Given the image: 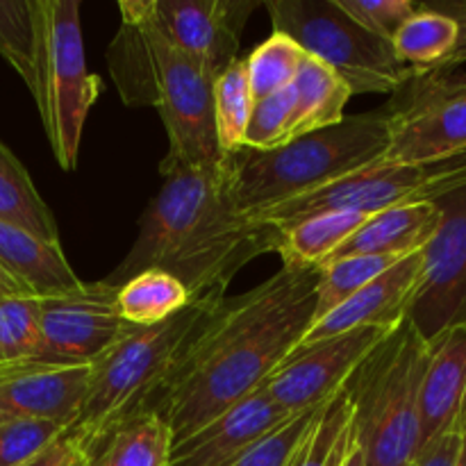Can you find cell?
<instances>
[{
  "label": "cell",
  "mask_w": 466,
  "mask_h": 466,
  "mask_svg": "<svg viewBox=\"0 0 466 466\" xmlns=\"http://www.w3.org/2000/svg\"><path fill=\"white\" fill-rule=\"evenodd\" d=\"M337 5L360 25L385 41H394L405 21L419 9L410 0H337Z\"/></svg>",
  "instance_id": "obj_36"
},
{
  "label": "cell",
  "mask_w": 466,
  "mask_h": 466,
  "mask_svg": "<svg viewBox=\"0 0 466 466\" xmlns=\"http://www.w3.org/2000/svg\"><path fill=\"white\" fill-rule=\"evenodd\" d=\"M0 271L36 299L71 294L85 282L77 278L59 241H46L0 221Z\"/></svg>",
  "instance_id": "obj_19"
},
{
  "label": "cell",
  "mask_w": 466,
  "mask_h": 466,
  "mask_svg": "<svg viewBox=\"0 0 466 466\" xmlns=\"http://www.w3.org/2000/svg\"><path fill=\"white\" fill-rule=\"evenodd\" d=\"M390 150L385 109L346 116L276 150L244 148L228 155L232 194L246 214L323 189L355 171L382 162Z\"/></svg>",
  "instance_id": "obj_4"
},
{
  "label": "cell",
  "mask_w": 466,
  "mask_h": 466,
  "mask_svg": "<svg viewBox=\"0 0 466 466\" xmlns=\"http://www.w3.org/2000/svg\"><path fill=\"white\" fill-rule=\"evenodd\" d=\"M23 466H86L85 453H82L80 440H77L73 426L50 446L48 451Z\"/></svg>",
  "instance_id": "obj_37"
},
{
  "label": "cell",
  "mask_w": 466,
  "mask_h": 466,
  "mask_svg": "<svg viewBox=\"0 0 466 466\" xmlns=\"http://www.w3.org/2000/svg\"><path fill=\"white\" fill-rule=\"evenodd\" d=\"M191 294L176 276L148 268L118 287V312L132 326H157L191 303Z\"/></svg>",
  "instance_id": "obj_26"
},
{
  "label": "cell",
  "mask_w": 466,
  "mask_h": 466,
  "mask_svg": "<svg viewBox=\"0 0 466 466\" xmlns=\"http://www.w3.org/2000/svg\"><path fill=\"white\" fill-rule=\"evenodd\" d=\"M414 255V253H412ZM405 258H391V255H355V258L337 259V262L321 267V280L317 289V314L314 321L330 314L341 303L371 285L380 278L387 268L399 264Z\"/></svg>",
  "instance_id": "obj_30"
},
{
  "label": "cell",
  "mask_w": 466,
  "mask_h": 466,
  "mask_svg": "<svg viewBox=\"0 0 466 466\" xmlns=\"http://www.w3.org/2000/svg\"><path fill=\"white\" fill-rule=\"evenodd\" d=\"M294 414H287L267 387L226 410L189 440L171 449L168 466H232L255 441Z\"/></svg>",
  "instance_id": "obj_17"
},
{
  "label": "cell",
  "mask_w": 466,
  "mask_h": 466,
  "mask_svg": "<svg viewBox=\"0 0 466 466\" xmlns=\"http://www.w3.org/2000/svg\"><path fill=\"white\" fill-rule=\"evenodd\" d=\"M460 441H462V419H460V423L453 431H449L435 444L428 446L412 466H455V460H458L460 453Z\"/></svg>",
  "instance_id": "obj_38"
},
{
  "label": "cell",
  "mask_w": 466,
  "mask_h": 466,
  "mask_svg": "<svg viewBox=\"0 0 466 466\" xmlns=\"http://www.w3.org/2000/svg\"><path fill=\"white\" fill-rule=\"evenodd\" d=\"M326 405L289 417L276 431H271L262 440L255 441L232 466H291L296 455L300 453V449L312 437Z\"/></svg>",
  "instance_id": "obj_33"
},
{
  "label": "cell",
  "mask_w": 466,
  "mask_h": 466,
  "mask_svg": "<svg viewBox=\"0 0 466 466\" xmlns=\"http://www.w3.org/2000/svg\"><path fill=\"white\" fill-rule=\"evenodd\" d=\"M41 299H0V369L32 362L41 355Z\"/></svg>",
  "instance_id": "obj_32"
},
{
  "label": "cell",
  "mask_w": 466,
  "mask_h": 466,
  "mask_svg": "<svg viewBox=\"0 0 466 466\" xmlns=\"http://www.w3.org/2000/svg\"><path fill=\"white\" fill-rule=\"evenodd\" d=\"M41 53V0H0V55L21 76L30 94Z\"/></svg>",
  "instance_id": "obj_27"
},
{
  "label": "cell",
  "mask_w": 466,
  "mask_h": 466,
  "mask_svg": "<svg viewBox=\"0 0 466 466\" xmlns=\"http://www.w3.org/2000/svg\"><path fill=\"white\" fill-rule=\"evenodd\" d=\"M421 280L423 250H419V253L408 255L399 264L387 268L380 278H376L371 285L350 296L346 303L332 309L330 314L314 321L296 350L308 349V346L330 339V337L344 335V332L360 330V328L396 330L408 321L410 309L419 296Z\"/></svg>",
  "instance_id": "obj_16"
},
{
  "label": "cell",
  "mask_w": 466,
  "mask_h": 466,
  "mask_svg": "<svg viewBox=\"0 0 466 466\" xmlns=\"http://www.w3.org/2000/svg\"><path fill=\"white\" fill-rule=\"evenodd\" d=\"M89 73L77 0H41V53L32 91L50 150L64 171H76L89 109L100 96Z\"/></svg>",
  "instance_id": "obj_8"
},
{
  "label": "cell",
  "mask_w": 466,
  "mask_h": 466,
  "mask_svg": "<svg viewBox=\"0 0 466 466\" xmlns=\"http://www.w3.org/2000/svg\"><path fill=\"white\" fill-rule=\"evenodd\" d=\"M344 466H367V458H364L362 446L358 444V435H355V444H353V449H350L349 460H346Z\"/></svg>",
  "instance_id": "obj_40"
},
{
  "label": "cell",
  "mask_w": 466,
  "mask_h": 466,
  "mask_svg": "<svg viewBox=\"0 0 466 466\" xmlns=\"http://www.w3.org/2000/svg\"><path fill=\"white\" fill-rule=\"evenodd\" d=\"M296 91V114L291 141L309 132L323 130V127L337 126L344 121L346 105H349L350 86L332 71L321 59L305 55L294 80Z\"/></svg>",
  "instance_id": "obj_23"
},
{
  "label": "cell",
  "mask_w": 466,
  "mask_h": 466,
  "mask_svg": "<svg viewBox=\"0 0 466 466\" xmlns=\"http://www.w3.org/2000/svg\"><path fill=\"white\" fill-rule=\"evenodd\" d=\"M369 217L358 212H317L278 228L276 253L282 264L321 268Z\"/></svg>",
  "instance_id": "obj_22"
},
{
  "label": "cell",
  "mask_w": 466,
  "mask_h": 466,
  "mask_svg": "<svg viewBox=\"0 0 466 466\" xmlns=\"http://www.w3.org/2000/svg\"><path fill=\"white\" fill-rule=\"evenodd\" d=\"M0 221L46 241H59L53 209L36 191L21 159L0 141Z\"/></svg>",
  "instance_id": "obj_25"
},
{
  "label": "cell",
  "mask_w": 466,
  "mask_h": 466,
  "mask_svg": "<svg viewBox=\"0 0 466 466\" xmlns=\"http://www.w3.org/2000/svg\"><path fill=\"white\" fill-rule=\"evenodd\" d=\"M91 367H62L32 360L0 369V426L46 419L73 426L89 391Z\"/></svg>",
  "instance_id": "obj_15"
},
{
  "label": "cell",
  "mask_w": 466,
  "mask_h": 466,
  "mask_svg": "<svg viewBox=\"0 0 466 466\" xmlns=\"http://www.w3.org/2000/svg\"><path fill=\"white\" fill-rule=\"evenodd\" d=\"M455 466H466V405H464V417H462V441H460V453L455 460Z\"/></svg>",
  "instance_id": "obj_41"
},
{
  "label": "cell",
  "mask_w": 466,
  "mask_h": 466,
  "mask_svg": "<svg viewBox=\"0 0 466 466\" xmlns=\"http://www.w3.org/2000/svg\"><path fill=\"white\" fill-rule=\"evenodd\" d=\"M278 246V228L237 205L228 157L212 167H187L164 176L139 218V232L116 268L103 278L121 287L159 268L176 276L191 299L226 294L248 262Z\"/></svg>",
  "instance_id": "obj_2"
},
{
  "label": "cell",
  "mask_w": 466,
  "mask_h": 466,
  "mask_svg": "<svg viewBox=\"0 0 466 466\" xmlns=\"http://www.w3.org/2000/svg\"><path fill=\"white\" fill-rule=\"evenodd\" d=\"M428 355L431 344L408 319L346 382L367 466H412L421 455L419 396Z\"/></svg>",
  "instance_id": "obj_6"
},
{
  "label": "cell",
  "mask_w": 466,
  "mask_h": 466,
  "mask_svg": "<svg viewBox=\"0 0 466 466\" xmlns=\"http://www.w3.org/2000/svg\"><path fill=\"white\" fill-rule=\"evenodd\" d=\"M391 46L408 66L423 73L451 71L466 62L460 23L431 5L419 7L405 21Z\"/></svg>",
  "instance_id": "obj_21"
},
{
  "label": "cell",
  "mask_w": 466,
  "mask_h": 466,
  "mask_svg": "<svg viewBox=\"0 0 466 466\" xmlns=\"http://www.w3.org/2000/svg\"><path fill=\"white\" fill-rule=\"evenodd\" d=\"M121 25L107 46V68L130 107L157 109L168 150L159 176L187 167H212L228 157L214 123L217 77L182 53L155 23L150 0H121Z\"/></svg>",
  "instance_id": "obj_3"
},
{
  "label": "cell",
  "mask_w": 466,
  "mask_h": 466,
  "mask_svg": "<svg viewBox=\"0 0 466 466\" xmlns=\"http://www.w3.org/2000/svg\"><path fill=\"white\" fill-rule=\"evenodd\" d=\"M23 294L30 296L21 285H16L12 278H7L3 271H0V299H3V296H23Z\"/></svg>",
  "instance_id": "obj_39"
},
{
  "label": "cell",
  "mask_w": 466,
  "mask_h": 466,
  "mask_svg": "<svg viewBox=\"0 0 466 466\" xmlns=\"http://www.w3.org/2000/svg\"><path fill=\"white\" fill-rule=\"evenodd\" d=\"M355 444V414L344 390L326 405L308 444L291 466H344Z\"/></svg>",
  "instance_id": "obj_29"
},
{
  "label": "cell",
  "mask_w": 466,
  "mask_h": 466,
  "mask_svg": "<svg viewBox=\"0 0 466 466\" xmlns=\"http://www.w3.org/2000/svg\"><path fill=\"white\" fill-rule=\"evenodd\" d=\"M382 109L390 116L385 162L419 167L466 153V76L421 73Z\"/></svg>",
  "instance_id": "obj_10"
},
{
  "label": "cell",
  "mask_w": 466,
  "mask_h": 466,
  "mask_svg": "<svg viewBox=\"0 0 466 466\" xmlns=\"http://www.w3.org/2000/svg\"><path fill=\"white\" fill-rule=\"evenodd\" d=\"M273 32L291 36L332 68L353 94H391L423 71L408 66L391 41L350 18L337 0H267Z\"/></svg>",
  "instance_id": "obj_7"
},
{
  "label": "cell",
  "mask_w": 466,
  "mask_h": 466,
  "mask_svg": "<svg viewBox=\"0 0 466 466\" xmlns=\"http://www.w3.org/2000/svg\"><path fill=\"white\" fill-rule=\"evenodd\" d=\"M71 426L46 419H25L0 426V466H23L48 451Z\"/></svg>",
  "instance_id": "obj_35"
},
{
  "label": "cell",
  "mask_w": 466,
  "mask_h": 466,
  "mask_svg": "<svg viewBox=\"0 0 466 466\" xmlns=\"http://www.w3.org/2000/svg\"><path fill=\"white\" fill-rule=\"evenodd\" d=\"M255 0H150V12L171 44L214 77L239 59Z\"/></svg>",
  "instance_id": "obj_14"
},
{
  "label": "cell",
  "mask_w": 466,
  "mask_h": 466,
  "mask_svg": "<svg viewBox=\"0 0 466 466\" xmlns=\"http://www.w3.org/2000/svg\"><path fill=\"white\" fill-rule=\"evenodd\" d=\"M173 437L155 412H139L114 428L86 466H168Z\"/></svg>",
  "instance_id": "obj_24"
},
{
  "label": "cell",
  "mask_w": 466,
  "mask_h": 466,
  "mask_svg": "<svg viewBox=\"0 0 466 466\" xmlns=\"http://www.w3.org/2000/svg\"><path fill=\"white\" fill-rule=\"evenodd\" d=\"M462 185H466V153L446 162L419 164V167L391 164L382 159L323 189L248 217L271 226H285L294 218L317 212H358L373 217L400 205L437 200Z\"/></svg>",
  "instance_id": "obj_9"
},
{
  "label": "cell",
  "mask_w": 466,
  "mask_h": 466,
  "mask_svg": "<svg viewBox=\"0 0 466 466\" xmlns=\"http://www.w3.org/2000/svg\"><path fill=\"white\" fill-rule=\"evenodd\" d=\"M394 330L360 328L300 349L267 380V391L287 414L330 403L364 360Z\"/></svg>",
  "instance_id": "obj_13"
},
{
  "label": "cell",
  "mask_w": 466,
  "mask_h": 466,
  "mask_svg": "<svg viewBox=\"0 0 466 466\" xmlns=\"http://www.w3.org/2000/svg\"><path fill=\"white\" fill-rule=\"evenodd\" d=\"M296 114V91L294 86L255 100L250 114L248 130H246V148L250 150H276L291 141Z\"/></svg>",
  "instance_id": "obj_34"
},
{
  "label": "cell",
  "mask_w": 466,
  "mask_h": 466,
  "mask_svg": "<svg viewBox=\"0 0 466 466\" xmlns=\"http://www.w3.org/2000/svg\"><path fill=\"white\" fill-rule=\"evenodd\" d=\"M118 312V287L105 280L85 282L80 289L41 299L39 362L91 367L132 330Z\"/></svg>",
  "instance_id": "obj_11"
},
{
  "label": "cell",
  "mask_w": 466,
  "mask_h": 466,
  "mask_svg": "<svg viewBox=\"0 0 466 466\" xmlns=\"http://www.w3.org/2000/svg\"><path fill=\"white\" fill-rule=\"evenodd\" d=\"M223 300L226 294L203 296L168 321L135 326L98 362L91 364L85 408L73 423L85 462L114 428L144 410Z\"/></svg>",
  "instance_id": "obj_5"
},
{
  "label": "cell",
  "mask_w": 466,
  "mask_h": 466,
  "mask_svg": "<svg viewBox=\"0 0 466 466\" xmlns=\"http://www.w3.org/2000/svg\"><path fill=\"white\" fill-rule=\"evenodd\" d=\"M440 223L441 209L435 200L385 209V212L369 217L364 226L326 264L355 258V255L408 258L431 244L435 232L440 230Z\"/></svg>",
  "instance_id": "obj_20"
},
{
  "label": "cell",
  "mask_w": 466,
  "mask_h": 466,
  "mask_svg": "<svg viewBox=\"0 0 466 466\" xmlns=\"http://www.w3.org/2000/svg\"><path fill=\"white\" fill-rule=\"evenodd\" d=\"M319 280L321 268L282 264L262 285L223 300L141 412L162 417L176 446L262 390L312 328Z\"/></svg>",
  "instance_id": "obj_1"
},
{
  "label": "cell",
  "mask_w": 466,
  "mask_h": 466,
  "mask_svg": "<svg viewBox=\"0 0 466 466\" xmlns=\"http://www.w3.org/2000/svg\"><path fill=\"white\" fill-rule=\"evenodd\" d=\"M253 107L255 96L250 91L246 62L237 59L214 82V123L218 144L226 155L246 148V130Z\"/></svg>",
  "instance_id": "obj_28"
},
{
  "label": "cell",
  "mask_w": 466,
  "mask_h": 466,
  "mask_svg": "<svg viewBox=\"0 0 466 466\" xmlns=\"http://www.w3.org/2000/svg\"><path fill=\"white\" fill-rule=\"evenodd\" d=\"M431 344L419 414L421 453L460 423L466 405V326L446 330Z\"/></svg>",
  "instance_id": "obj_18"
},
{
  "label": "cell",
  "mask_w": 466,
  "mask_h": 466,
  "mask_svg": "<svg viewBox=\"0 0 466 466\" xmlns=\"http://www.w3.org/2000/svg\"><path fill=\"white\" fill-rule=\"evenodd\" d=\"M435 203L441 223L423 248V280L408 317L426 341L466 326V185Z\"/></svg>",
  "instance_id": "obj_12"
},
{
  "label": "cell",
  "mask_w": 466,
  "mask_h": 466,
  "mask_svg": "<svg viewBox=\"0 0 466 466\" xmlns=\"http://www.w3.org/2000/svg\"><path fill=\"white\" fill-rule=\"evenodd\" d=\"M305 55L308 53L282 32H271V36L250 50L244 62L255 100H262L294 85Z\"/></svg>",
  "instance_id": "obj_31"
}]
</instances>
